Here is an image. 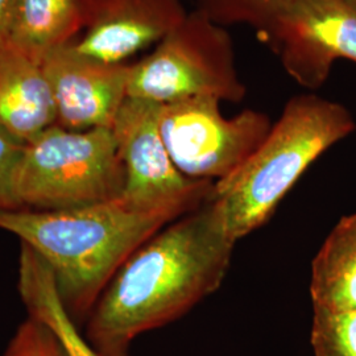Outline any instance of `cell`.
<instances>
[{"instance_id":"6da1fadb","label":"cell","mask_w":356,"mask_h":356,"mask_svg":"<svg viewBox=\"0 0 356 356\" xmlns=\"http://www.w3.org/2000/svg\"><path fill=\"white\" fill-rule=\"evenodd\" d=\"M235 244L207 201L169 223L115 273L91 310L86 341L99 356H127L136 337L216 292Z\"/></svg>"},{"instance_id":"7a4b0ae2","label":"cell","mask_w":356,"mask_h":356,"mask_svg":"<svg viewBox=\"0 0 356 356\" xmlns=\"http://www.w3.org/2000/svg\"><path fill=\"white\" fill-rule=\"evenodd\" d=\"M186 214L178 209H140L122 195L70 210H0V229L42 259L67 312L79 317L94 309L131 254Z\"/></svg>"},{"instance_id":"3957f363","label":"cell","mask_w":356,"mask_h":356,"mask_svg":"<svg viewBox=\"0 0 356 356\" xmlns=\"http://www.w3.org/2000/svg\"><path fill=\"white\" fill-rule=\"evenodd\" d=\"M355 128L341 103L314 94L289 99L260 147L214 182L207 202L229 238L238 242L267 223L309 166Z\"/></svg>"},{"instance_id":"277c9868","label":"cell","mask_w":356,"mask_h":356,"mask_svg":"<svg viewBox=\"0 0 356 356\" xmlns=\"http://www.w3.org/2000/svg\"><path fill=\"white\" fill-rule=\"evenodd\" d=\"M126 172L111 128L53 124L23 147L11 188L20 209L58 211L120 198Z\"/></svg>"},{"instance_id":"5b68a950","label":"cell","mask_w":356,"mask_h":356,"mask_svg":"<svg viewBox=\"0 0 356 356\" xmlns=\"http://www.w3.org/2000/svg\"><path fill=\"white\" fill-rule=\"evenodd\" d=\"M245 95L226 26L197 8L151 54L131 64L128 98L168 104L195 97L242 102Z\"/></svg>"},{"instance_id":"8992f818","label":"cell","mask_w":356,"mask_h":356,"mask_svg":"<svg viewBox=\"0 0 356 356\" xmlns=\"http://www.w3.org/2000/svg\"><path fill=\"white\" fill-rule=\"evenodd\" d=\"M222 101L195 97L160 106L159 126L178 170L191 179L216 182L234 173L272 128L267 114L244 110L226 118Z\"/></svg>"},{"instance_id":"52a82bcc","label":"cell","mask_w":356,"mask_h":356,"mask_svg":"<svg viewBox=\"0 0 356 356\" xmlns=\"http://www.w3.org/2000/svg\"><path fill=\"white\" fill-rule=\"evenodd\" d=\"M159 103L127 98L113 124L126 172L123 198L145 210L191 213L209 200L214 182L185 177L173 164L160 134Z\"/></svg>"},{"instance_id":"ba28073f","label":"cell","mask_w":356,"mask_h":356,"mask_svg":"<svg viewBox=\"0 0 356 356\" xmlns=\"http://www.w3.org/2000/svg\"><path fill=\"white\" fill-rule=\"evenodd\" d=\"M259 35L305 89L321 88L338 60L356 64V10L344 0H297Z\"/></svg>"},{"instance_id":"9c48e42d","label":"cell","mask_w":356,"mask_h":356,"mask_svg":"<svg viewBox=\"0 0 356 356\" xmlns=\"http://www.w3.org/2000/svg\"><path fill=\"white\" fill-rule=\"evenodd\" d=\"M41 67L56 108V124L70 131L113 128L127 99L131 64H108L72 44L49 51Z\"/></svg>"},{"instance_id":"30bf717a","label":"cell","mask_w":356,"mask_h":356,"mask_svg":"<svg viewBox=\"0 0 356 356\" xmlns=\"http://www.w3.org/2000/svg\"><path fill=\"white\" fill-rule=\"evenodd\" d=\"M83 29L72 47L108 64L159 44L185 19L181 0H83Z\"/></svg>"},{"instance_id":"8fae6325","label":"cell","mask_w":356,"mask_h":356,"mask_svg":"<svg viewBox=\"0 0 356 356\" xmlns=\"http://www.w3.org/2000/svg\"><path fill=\"white\" fill-rule=\"evenodd\" d=\"M56 124L41 61L7 42L0 47V131L23 144Z\"/></svg>"},{"instance_id":"7c38bea8","label":"cell","mask_w":356,"mask_h":356,"mask_svg":"<svg viewBox=\"0 0 356 356\" xmlns=\"http://www.w3.org/2000/svg\"><path fill=\"white\" fill-rule=\"evenodd\" d=\"M83 0H15L8 42L41 61L83 29Z\"/></svg>"},{"instance_id":"4fadbf2b","label":"cell","mask_w":356,"mask_h":356,"mask_svg":"<svg viewBox=\"0 0 356 356\" xmlns=\"http://www.w3.org/2000/svg\"><path fill=\"white\" fill-rule=\"evenodd\" d=\"M310 296L314 310H356V213L335 225L316 254Z\"/></svg>"},{"instance_id":"5bb4252c","label":"cell","mask_w":356,"mask_h":356,"mask_svg":"<svg viewBox=\"0 0 356 356\" xmlns=\"http://www.w3.org/2000/svg\"><path fill=\"white\" fill-rule=\"evenodd\" d=\"M17 286L29 317L53 331L69 356H99L76 329L73 317L61 300L51 269L23 243Z\"/></svg>"},{"instance_id":"9a60e30c","label":"cell","mask_w":356,"mask_h":356,"mask_svg":"<svg viewBox=\"0 0 356 356\" xmlns=\"http://www.w3.org/2000/svg\"><path fill=\"white\" fill-rule=\"evenodd\" d=\"M197 10L223 26H245L260 32L297 0H195Z\"/></svg>"},{"instance_id":"2e32d148","label":"cell","mask_w":356,"mask_h":356,"mask_svg":"<svg viewBox=\"0 0 356 356\" xmlns=\"http://www.w3.org/2000/svg\"><path fill=\"white\" fill-rule=\"evenodd\" d=\"M310 342L314 356H356V310H314Z\"/></svg>"},{"instance_id":"e0dca14e","label":"cell","mask_w":356,"mask_h":356,"mask_svg":"<svg viewBox=\"0 0 356 356\" xmlns=\"http://www.w3.org/2000/svg\"><path fill=\"white\" fill-rule=\"evenodd\" d=\"M4 356H69V354L53 331L29 317L16 331Z\"/></svg>"},{"instance_id":"ac0fdd59","label":"cell","mask_w":356,"mask_h":356,"mask_svg":"<svg viewBox=\"0 0 356 356\" xmlns=\"http://www.w3.org/2000/svg\"><path fill=\"white\" fill-rule=\"evenodd\" d=\"M24 144L0 131V210H19L11 188L13 168Z\"/></svg>"},{"instance_id":"d6986e66","label":"cell","mask_w":356,"mask_h":356,"mask_svg":"<svg viewBox=\"0 0 356 356\" xmlns=\"http://www.w3.org/2000/svg\"><path fill=\"white\" fill-rule=\"evenodd\" d=\"M15 0H0V47L6 45L10 38Z\"/></svg>"},{"instance_id":"ffe728a7","label":"cell","mask_w":356,"mask_h":356,"mask_svg":"<svg viewBox=\"0 0 356 356\" xmlns=\"http://www.w3.org/2000/svg\"><path fill=\"white\" fill-rule=\"evenodd\" d=\"M348 6H351L354 10H356V0H344Z\"/></svg>"}]
</instances>
